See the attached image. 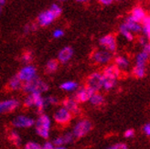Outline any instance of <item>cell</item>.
I'll use <instances>...</instances> for the list:
<instances>
[{
    "label": "cell",
    "instance_id": "obj_19",
    "mask_svg": "<svg viewBox=\"0 0 150 149\" xmlns=\"http://www.w3.org/2000/svg\"><path fill=\"white\" fill-rule=\"evenodd\" d=\"M115 65L120 70H125L129 66L128 59L125 56H117L115 59Z\"/></svg>",
    "mask_w": 150,
    "mask_h": 149
},
{
    "label": "cell",
    "instance_id": "obj_11",
    "mask_svg": "<svg viewBox=\"0 0 150 149\" xmlns=\"http://www.w3.org/2000/svg\"><path fill=\"white\" fill-rule=\"evenodd\" d=\"M93 93H95V92H93L92 89L88 88L87 86L81 87L77 90L73 99L75 101H77L78 102H85L90 100V98L92 97V95Z\"/></svg>",
    "mask_w": 150,
    "mask_h": 149
},
{
    "label": "cell",
    "instance_id": "obj_15",
    "mask_svg": "<svg viewBox=\"0 0 150 149\" xmlns=\"http://www.w3.org/2000/svg\"><path fill=\"white\" fill-rule=\"evenodd\" d=\"M130 16L134 20H136L137 22H138V23L142 24V22L145 20V18L147 17V15L143 7L136 6L134 8H133Z\"/></svg>",
    "mask_w": 150,
    "mask_h": 149
},
{
    "label": "cell",
    "instance_id": "obj_6",
    "mask_svg": "<svg viewBox=\"0 0 150 149\" xmlns=\"http://www.w3.org/2000/svg\"><path fill=\"white\" fill-rule=\"evenodd\" d=\"M56 18H57L56 16L49 8V9L44 10L39 14V16L37 18V22H38V25L40 27H48Z\"/></svg>",
    "mask_w": 150,
    "mask_h": 149
},
{
    "label": "cell",
    "instance_id": "obj_8",
    "mask_svg": "<svg viewBox=\"0 0 150 149\" xmlns=\"http://www.w3.org/2000/svg\"><path fill=\"white\" fill-rule=\"evenodd\" d=\"M72 117V114L70 111H68L66 108L62 107L58 109L55 114L53 115V118L56 123L59 124H69L70 121L71 120Z\"/></svg>",
    "mask_w": 150,
    "mask_h": 149
},
{
    "label": "cell",
    "instance_id": "obj_5",
    "mask_svg": "<svg viewBox=\"0 0 150 149\" xmlns=\"http://www.w3.org/2000/svg\"><path fill=\"white\" fill-rule=\"evenodd\" d=\"M18 76L24 83H28V81L34 80L37 77L36 67L33 65H26L18 71Z\"/></svg>",
    "mask_w": 150,
    "mask_h": 149
},
{
    "label": "cell",
    "instance_id": "obj_45",
    "mask_svg": "<svg viewBox=\"0 0 150 149\" xmlns=\"http://www.w3.org/2000/svg\"><path fill=\"white\" fill-rule=\"evenodd\" d=\"M76 2H79V3H84V2H87L89 0H75Z\"/></svg>",
    "mask_w": 150,
    "mask_h": 149
},
{
    "label": "cell",
    "instance_id": "obj_43",
    "mask_svg": "<svg viewBox=\"0 0 150 149\" xmlns=\"http://www.w3.org/2000/svg\"><path fill=\"white\" fill-rule=\"evenodd\" d=\"M112 1H115V0H98V2L103 6H109L112 3Z\"/></svg>",
    "mask_w": 150,
    "mask_h": 149
},
{
    "label": "cell",
    "instance_id": "obj_7",
    "mask_svg": "<svg viewBox=\"0 0 150 149\" xmlns=\"http://www.w3.org/2000/svg\"><path fill=\"white\" fill-rule=\"evenodd\" d=\"M99 44L104 49L108 50L111 53L116 50V40L112 34H108L102 37L99 40Z\"/></svg>",
    "mask_w": 150,
    "mask_h": 149
},
{
    "label": "cell",
    "instance_id": "obj_28",
    "mask_svg": "<svg viewBox=\"0 0 150 149\" xmlns=\"http://www.w3.org/2000/svg\"><path fill=\"white\" fill-rule=\"evenodd\" d=\"M9 139H10L11 142L16 145H20V144H21V138L18 135V133L16 131H12L10 133Z\"/></svg>",
    "mask_w": 150,
    "mask_h": 149
},
{
    "label": "cell",
    "instance_id": "obj_20",
    "mask_svg": "<svg viewBox=\"0 0 150 149\" xmlns=\"http://www.w3.org/2000/svg\"><path fill=\"white\" fill-rule=\"evenodd\" d=\"M148 58H150L149 55L144 50H142L137 54V56L136 58V65L140 66V67H146V63L147 61Z\"/></svg>",
    "mask_w": 150,
    "mask_h": 149
},
{
    "label": "cell",
    "instance_id": "obj_10",
    "mask_svg": "<svg viewBox=\"0 0 150 149\" xmlns=\"http://www.w3.org/2000/svg\"><path fill=\"white\" fill-rule=\"evenodd\" d=\"M92 59L98 64H107L112 59V53L106 49L95 50L92 54Z\"/></svg>",
    "mask_w": 150,
    "mask_h": 149
},
{
    "label": "cell",
    "instance_id": "obj_38",
    "mask_svg": "<svg viewBox=\"0 0 150 149\" xmlns=\"http://www.w3.org/2000/svg\"><path fill=\"white\" fill-rule=\"evenodd\" d=\"M138 42H139V44L143 48L146 45L147 43H149L148 42V39L146 38V37H145V36H140L139 39H138Z\"/></svg>",
    "mask_w": 150,
    "mask_h": 149
},
{
    "label": "cell",
    "instance_id": "obj_25",
    "mask_svg": "<svg viewBox=\"0 0 150 149\" xmlns=\"http://www.w3.org/2000/svg\"><path fill=\"white\" fill-rule=\"evenodd\" d=\"M142 32H143L145 37L150 40V15L142 22Z\"/></svg>",
    "mask_w": 150,
    "mask_h": 149
},
{
    "label": "cell",
    "instance_id": "obj_4",
    "mask_svg": "<svg viewBox=\"0 0 150 149\" xmlns=\"http://www.w3.org/2000/svg\"><path fill=\"white\" fill-rule=\"evenodd\" d=\"M86 86L95 93H98L103 86V73L93 72L90 75L86 81Z\"/></svg>",
    "mask_w": 150,
    "mask_h": 149
},
{
    "label": "cell",
    "instance_id": "obj_30",
    "mask_svg": "<svg viewBox=\"0 0 150 149\" xmlns=\"http://www.w3.org/2000/svg\"><path fill=\"white\" fill-rule=\"evenodd\" d=\"M21 59H22V61H23L24 63H29L30 61H32V59H33V54H32V52L31 51H26L24 52V54L22 55L21 57Z\"/></svg>",
    "mask_w": 150,
    "mask_h": 149
},
{
    "label": "cell",
    "instance_id": "obj_36",
    "mask_svg": "<svg viewBox=\"0 0 150 149\" xmlns=\"http://www.w3.org/2000/svg\"><path fill=\"white\" fill-rule=\"evenodd\" d=\"M37 29V25L35 23H29V24H27L25 27H24V32L25 33H29L31 31H34Z\"/></svg>",
    "mask_w": 150,
    "mask_h": 149
},
{
    "label": "cell",
    "instance_id": "obj_17",
    "mask_svg": "<svg viewBox=\"0 0 150 149\" xmlns=\"http://www.w3.org/2000/svg\"><path fill=\"white\" fill-rule=\"evenodd\" d=\"M103 75L106 77L118 79V77L120 76V69H118L115 65H109L103 69Z\"/></svg>",
    "mask_w": 150,
    "mask_h": 149
},
{
    "label": "cell",
    "instance_id": "obj_27",
    "mask_svg": "<svg viewBox=\"0 0 150 149\" xmlns=\"http://www.w3.org/2000/svg\"><path fill=\"white\" fill-rule=\"evenodd\" d=\"M133 74L137 78H143L146 74V67H140L136 65L133 69Z\"/></svg>",
    "mask_w": 150,
    "mask_h": 149
},
{
    "label": "cell",
    "instance_id": "obj_49",
    "mask_svg": "<svg viewBox=\"0 0 150 149\" xmlns=\"http://www.w3.org/2000/svg\"><path fill=\"white\" fill-rule=\"evenodd\" d=\"M106 149H112V147H108V148H106Z\"/></svg>",
    "mask_w": 150,
    "mask_h": 149
},
{
    "label": "cell",
    "instance_id": "obj_34",
    "mask_svg": "<svg viewBox=\"0 0 150 149\" xmlns=\"http://www.w3.org/2000/svg\"><path fill=\"white\" fill-rule=\"evenodd\" d=\"M24 106L27 107V108H30V107L34 106V100H33V97H32L31 94H28V97L25 99V101H24Z\"/></svg>",
    "mask_w": 150,
    "mask_h": 149
},
{
    "label": "cell",
    "instance_id": "obj_2",
    "mask_svg": "<svg viewBox=\"0 0 150 149\" xmlns=\"http://www.w3.org/2000/svg\"><path fill=\"white\" fill-rule=\"evenodd\" d=\"M48 90H49V85L38 76L34 80L28 81V83H25L23 85V91L26 93H28L29 94L33 93H42Z\"/></svg>",
    "mask_w": 150,
    "mask_h": 149
},
{
    "label": "cell",
    "instance_id": "obj_50",
    "mask_svg": "<svg viewBox=\"0 0 150 149\" xmlns=\"http://www.w3.org/2000/svg\"><path fill=\"white\" fill-rule=\"evenodd\" d=\"M115 1H120V0H115Z\"/></svg>",
    "mask_w": 150,
    "mask_h": 149
},
{
    "label": "cell",
    "instance_id": "obj_48",
    "mask_svg": "<svg viewBox=\"0 0 150 149\" xmlns=\"http://www.w3.org/2000/svg\"><path fill=\"white\" fill-rule=\"evenodd\" d=\"M59 1H61V2H65V1H67V0H59Z\"/></svg>",
    "mask_w": 150,
    "mask_h": 149
},
{
    "label": "cell",
    "instance_id": "obj_18",
    "mask_svg": "<svg viewBox=\"0 0 150 149\" xmlns=\"http://www.w3.org/2000/svg\"><path fill=\"white\" fill-rule=\"evenodd\" d=\"M23 81L18 78V75L11 78L8 81V88L12 91H18L20 90V89H23Z\"/></svg>",
    "mask_w": 150,
    "mask_h": 149
},
{
    "label": "cell",
    "instance_id": "obj_41",
    "mask_svg": "<svg viewBox=\"0 0 150 149\" xmlns=\"http://www.w3.org/2000/svg\"><path fill=\"white\" fill-rule=\"evenodd\" d=\"M143 132L146 136H150V123L149 124H146L144 126H143Z\"/></svg>",
    "mask_w": 150,
    "mask_h": 149
},
{
    "label": "cell",
    "instance_id": "obj_13",
    "mask_svg": "<svg viewBox=\"0 0 150 149\" xmlns=\"http://www.w3.org/2000/svg\"><path fill=\"white\" fill-rule=\"evenodd\" d=\"M73 56V49L66 46L62 48L58 53V61L61 63H67Z\"/></svg>",
    "mask_w": 150,
    "mask_h": 149
},
{
    "label": "cell",
    "instance_id": "obj_42",
    "mask_svg": "<svg viewBox=\"0 0 150 149\" xmlns=\"http://www.w3.org/2000/svg\"><path fill=\"white\" fill-rule=\"evenodd\" d=\"M43 148L44 149H54L55 145H53V143H52V142H46L43 145Z\"/></svg>",
    "mask_w": 150,
    "mask_h": 149
},
{
    "label": "cell",
    "instance_id": "obj_46",
    "mask_svg": "<svg viewBox=\"0 0 150 149\" xmlns=\"http://www.w3.org/2000/svg\"><path fill=\"white\" fill-rule=\"evenodd\" d=\"M6 0H0V5H1V6H3L6 4Z\"/></svg>",
    "mask_w": 150,
    "mask_h": 149
},
{
    "label": "cell",
    "instance_id": "obj_16",
    "mask_svg": "<svg viewBox=\"0 0 150 149\" xmlns=\"http://www.w3.org/2000/svg\"><path fill=\"white\" fill-rule=\"evenodd\" d=\"M63 107L70 111L72 114H76L80 113V108L78 105V102L75 101L73 98H67L62 102Z\"/></svg>",
    "mask_w": 150,
    "mask_h": 149
},
{
    "label": "cell",
    "instance_id": "obj_14",
    "mask_svg": "<svg viewBox=\"0 0 150 149\" xmlns=\"http://www.w3.org/2000/svg\"><path fill=\"white\" fill-rule=\"evenodd\" d=\"M124 24L132 33H140L142 31V24L134 20L131 16H128L125 18Z\"/></svg>",
    "mask_w": 150,
    "mask_h": 149
},
{
    "label": "cell",
    "instance_id": "obj_33",
    "mask_svg": "<svg viewBox=\"0 0 150 149\" xmlns=\"http://www.w3.org/2000/svg\"><path fill=\"white\" fill-rule=\"evenodd\" d=\"M25 149H44L43 145L35 143V142H28L25 145Z\"/></svg>",
    "mask_w": 150,
    "mask_h": 149
},
{
    "label": "cell",
    "instance_id": "obj_21",
    "mask_svg": "<svg viewBox=\"0 0 150 149\" xmlns=\"http://www.w3.org/2000/svg\"><path fill=\"white\" fill-rule=\"evenodd\" d=\"M89 102L94 106H100L104 103V98L100 93H95L92 95V97L90 98Z\"/></svg>",
    "mask_w": 150,
    "mask_h": 149
},
{
    "label": "cell",
    "instance_id": "obj_37",
    "mask_svg": "<svg viewBox=\"0 0 150 149\" xmlns=\"http://www.w3.org/2000/svg\"><path fill=\"white\" fill-rule=\"evenodd\" d=\"M63 35H64V31L62 28H56L55 30H53V32H52V36H53L54 39H59V38H62V37H63Z\"/></svg>",
    "mask_w": 150,
    "mask_h": 149
},
{
    "label": "cell",
    "instance_id": "obj_23",
    "mask_svg": "<svg viewBox=\"0 0 150 149\" xmlns=\"http://www.w3.org/2000/svg\"><path fill=\"white\" fill-rule=\"evenodd\" d=\"M116 81H117V79H115V78L103 76V89H104L105 91H110L111 89H112L115 86Z\"/></svg>",
    "mask_w": 150,
    "mask_h": 149
},
{
    "label": "cell",
    "instance_id": "obj_29",
    "mask_svg": "<svg viewBox=\"0 0 150 149\" xmlns=\"http://www.w3.org/2000/svg\"><path fill=\"white\" fill-rule=\"evenodd\" d=\"M50 11L53 13L55 16H56V18H59V16L62 15V8L61 6H59V5H58V4H56V3H54V4H52L51 6H50Z\"/></svg>",
    "mask_w": 150,
    "mask_h": 149
},
{
    "label": "cell",
    "instance_id": "obj_1",
    "mask_svg": "<svg viewBox=\"0 0 150 149\" xmlns=\"http://www.w3.org/2000/svg\"><path fill=\"white\" fill-rule=\"evenodd\" d=\"M50 124L51 122L50 117L45 114H40L35 124V130L37 135L40 136L41 138L48 139L50 136Z\"/></svg>",
    "mask_w": 150,
    "mask_h": 149
},
{
    "label": "cell",
    "instance_id": "obj_26",
    "mask_svg": "<svg viewBox=\"0 0 150 149\" xmlns=\"http://www.w3.org/2000/svg\"><path fill=\"white\" fill-rule=\"evenodd\" d=\"M58 67H59V61H56V59H50L46 64L45 70H46L47 73H52L58 70Z\"/></svg>",
    "mask_w": 150,
    "mask_h": 149
},
{
    "label": "cell",
    "instance_id": "obj_3",
    "mask_svg": "<svg viewBox=\"0 0 150 149\" xmlns=\"http://www.w3.org/2000/svg\"><path fill=\"white\" fill-rule=\"evenodd\" d=\"M92 128H93V124L88 119H81V120L78 121L75 124L71 132L74 135L75 138H81L85 136L92 130Z\"/></svg>",
    "mask_w": 150,
    "mask_h": 149
},
{
    "label": "cell",
    "instance_id": "obj_22",
    "mask_svg": "<svg viewBox=\"0 0 150 149\" xmlns=\"http://www.w3.org/2000/svg\"><path fill=\"white\" fill-rule=\"evenodd\" d=\"M59 88L66 92H72L75 90H78V83H75L73 81H65V83H62Z\"/></svg>",
    "mask_w": 150,
    "mask_h": 149
},
{
    "label": "cell",
    "instance_id": "obj_39",
    "mask_svg": "<svg viewBox=\"0 0 150 149\" xmlns=\"http://www.w3.org/2000/svg\"><path fill=\"white\" fill-rule=\"evenodd\" d=\"M111 147H112V149H128V146H127V145H125L124 143L115 144V145H114Z\"/></svg>",
    "mask_w": 150,
    "mask_h": 149
},
{
    "label": "cell",
    "instance_id": "obj_24",
    "mask_svg": "<svg viewBox=\"0 0 150 149\" xmlns=\"http://www.w3.org/2000/svg\"><path fill=\"white\" fill-rule=\"evenodd\" d=\"M119 32H120V34H121L124 37L125 39H126L128 41H132L134 40L133 33L125 26L124 23L120 25V27H119Z\"/></svg>",
    "mask_w": 150,
    "mask_h": 149
},
{
    "label": "cell",
    "instance_id": "obj_35",
    "mask_svg": "<svg viewBox=\"0 0 150 149\" xmlns=\"http://www.w3.org/2000/svg\"><path fill=\"white\" fill-rule=\"evenodd\" d=\"M52 143H53V145L55 146H63L65 145V141H64L63 136L56 137L53 141H52Z\"/></svg>",
    "mask_w": 150,
    "mask_h": 149
},
{
    "label": "cell",
    "instance_id": "obj_47",
    "mask_svg": "<svg viewBox=\"0 0 150 149\" xmlns=\"http://www.w3.org/2000/svg\"><path fill=\"white\" fill-rule=\"evenodd\" d=\"M54 149H67V148L64 147V146H55Z\"/></svg>",
    "mask_w": 150,
    "mask_h": 149
},
{
    "label": "cell",
    "instance_id": "obj_31",
    "mask_svg": "<svg viewBox=\"0 0 150 149\" xmlns=\"http://www.w3.org/2000/svg\"><path fill=\"white\" fill-rule=\"evenodd\" d=\"M45 102H46V106L56 105L59 102V100L57 97H54V96H49V97L45 98Z\"/></svg>",
    "mask_w": 150,
    "mask_h": 149
},
{
    "label": "cell",
    "instance_id": "obj_32",
    "mask_svg": "<svg viewBox=\"0 0 150 149\" xmlns=\"http://www.w3.org/2000/svg\"><path fill=\"white\" fill-rule=\"evenodd\" d=\"M63 137H64V141H65V145H68V144H71L74 139H75V136L72 133V132L71 133H66L65 135H63Z\"/></svg>",
    "mask_w": 150,
    "mask_h": 149
},
{
    "label": "cell",
    "instance_id": "obj_40",
    "mask_svg": "<svg viewBox=\"0 0 150 149\" xmlns=\"http://www.w3.org/2000/svg\"><path fill=\"white\" fill-rule=\"evenodd\" d=\"M134 136V131L133 129H127L125 132V137L126 138H132Z\"/></svg>",
    "mask_w": 150,
    "mask_h": 149
},
{
    "label": "cell",
    "instance_id": "obj_12",
    "mask_svg": "<svg viewBox=\"0 0 150 149\" xmlns=\"http://www.w3.org/2000/svg\"><path fill=\"white\" fill-rule=\"evenodd\" d=\"M19 105V102L16 99H9L5 100L0 102V112L2 114L11 113L15 111Z\"/></svg>",
    "mask_w": 150,
    "mask_h": 149
},
{
    "label": "cell",
    "instance_id": "obj_9",
    "mask_svg": "<svg viewBox=\"0 0 150 149\" xmlns=\"http://www.w3.org/2000/svg\"><path fill=\"white\" fill-rule=\"evenodd\" d=\"M12 125L14 127L18 128H28L33 126L36 122L31 117H28L26 115H18L12 120Z\"/></svg>",
    "mask_w": 150,
    "mask_h": 149
},
{
    "label": "cell",
    "instance_id": "obj_44",
    "mask_svg": "<svg viewBox=\"0 0 150 149\" xmlns=\"http://www.w3.org/2000/svg\"><path fill=\"white\" fill-rule=\"evenodd\" d=\"M143 50L145 51V52H146V53L149 55V57H150V43H147L146 45L143 48Z\"/></svg>",
    "mask_w": 150,
    "mask_h": 149
}]
</instances>
